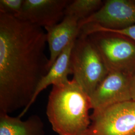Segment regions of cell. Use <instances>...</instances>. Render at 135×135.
Wrapping results in <instances>:
<instances>
[{
    "label": "cell",
    "instance_id": "obj_1",
    "mask_svg": "<svg viewBox=\"0 0 135 135\" xmlns=\"http://www.w3.org/2000/svg\"><path fill=\"white\" fill-rule=\"evenodd\" d=\"M43 28L0 13V112H27L37 87L49 70Z\"/></svg>",
    "mask_w": 135,
    "mask_h": 135
},
{
    "label": "cell",
    "instance_id": "obj_2",
    "mask_svg": "<svg viewBox=\"0 0 135 135\" xmlns=\"http://www.w3.org/2000/svg\"><path fill=\"white\" fill-rule=\"evenodd\" d=\"M90 97L74 79L53 85L46 114L58 135H84L91 124Z\"/></svg>",
    "mask_w": 135,
    "mask_h": 135
},
{
    "label": "cell",
    "instance_id": "obj_3",
    "mask_svg": "<svg viewBox=\"0 0 135 135\" xmlns=\"http://www.w3.org/2000/svg\"><path fill=\"white\" fill-rule=\"evenodd\" d=\"M73 78L90 96L109 71L88 36L80 34L71 54Z\"/></svg>",
    "mask_w": 135,
    "mask_h": 135
},
{
    "label": "cell",
    "instance_id": "obj_4",
    "mask_svg": "<svg viewBox=\"0 0 135 135\" xmlns=\"http://www.w3.org/2000/svg\"><path fill=\"white\" fill-rule=\"evenodd\" d=\"M84 135H135V100L93 111Z\"/></svg>",
    "mask_w": 135,
    "mask_h": 135
},
{
    "label": "cell",
    "instance_id": "obj_5",
    "mask_svg": "<svg viewBox=\"0 0 135 135\" xmlns=\"http://www.w3.org/2000/svg\"><path fill=\"white\" fill-rule=\"evenodd\" d=\"M95 45L109 72L131 75L135 71V42L108 33L88 35Z\"/></svg>",
    "mask_w": 135,
    "mask_h": 135
},
{
    "label": "cell",
    "instance_id": "obj_6",
    "mask_svg": "<svg viewBox=\"0 0 135 135\" xmlns=\"http://www.w3.org/2000/svg\"><path fill=\"white\" fill-rule=\"evenodd\" d=\"M130 76L122 73L109 72L90 96L93 111L132 100Z\"/></svg>",
    "mask_w": 135,
    "mask_h": 135
},
{
    "label": "cell",
    "instance_id": "obj_7",
    "mask_svg": "<svg viewBox=\"0 0 135 135\" xmlns=\"http://www.w3.org/2000/svg\"><path fill=\"white\" fill-rule=\"evenodd\" d=\"M107 29H121L135 24V4L131 0H108L101 8L81 22Z\"/></svg>",
    "mask_w": 135,
    "mask_h": 135
},
{
    "label": "cell",
    "instance_id": "obj_8",
    "mask_svg": "<svg viewBox=\"0 0 135 135\" xmlns=\"http://www.w3.org/2000/svg\"><path fill=\"white\" fill-rule=\"evenodd\" d=\"M71 1L24 0L17 18L44 29L57 24L65 17V11Z\"/></svg>",
    "mask_w": 135,
    "mask_h": 135
},
{
    "label": "cell",
    "instance_id": "obj_9",
    "mask_svg": "<svg viewBox=\"0 0 135 135\" xmlns=\"http://www.w3.org/2000/svg\"><path fill=\"white\" fill-rule=\"evenodd\" d=\"M50 51L49 70L68 46L77 39L81 33L79 21L71 16H65L61 22L44 28Z\"/></svg>",
    "mask_w": 135,
    "mask_h": 135
},
{
    "label": "cell",
    "instance_id": "obj_10",
    "mask_svg": "<svg viewBox=\"0 0 135 135\" xmlns=\"http://www.w3.org/2000/svg\"><path fill=\"white\" fill-rule=\"evenodd\" d=\"M75 42L68 46L55 61L47 74L41 79L37 87L33 99L27 109V111L34 104L40 93L44 90L51 85L53 86L58 85L69 80L68 76L72 75L71 54Z\"/></svg>",
    "mask_w": 135,
    "mask_h": 135
},
{
    "label": "cell",
    "instance_id": "obj_11",
    "mask_svg": "<svg viewBox=\"0 0 135 135\" xmlns=\"http://www.w3.org/2000/svg\"><path fill=\"white\" fill-rule=\"evenodd\" d=\"M0 135H45L44 124L37 115L25 121L0 112Z\"/></svg>",
    "mask_w": 135,
    "mask_h": 135
},
{
    "label": "cell",
    "instance_id": "obj_12",
    "mask_svg": "<svg viewBox=\"0 0 135 135\" xmlns=\"http://www.w3.org/2000/svg\"><path fill=\"white\" fill-rule=\"evenodd\" d=\"M104 4L101 0L71 1L66 8L65 16H71L81 21L94 14Z\"/></svg>",
    "mask_w": 135,
    "mask_h": 135
},
{
    "label": "cell",
    "instance_id": "obj_13",
    "mask_svg": "<svg viewBox=\"0 0 135 135\" xmlns=\"http://www.w3.org/2000/svg\"><path fill=\"white\" fill-rule=\"evenodd\" d=\"M100 32L116 34L135 42V24L121 29H107L97 25H86L81 28L80 34L88 36L90 34Z\"/></svg>",
    "mask_w": 135,
    "mask_h": 135
},
{
    "label": "cell",
    "instance_id": "obj_14",
    "mask_svg": "<svg viewBox=\"0 0 135 135\" xmlns=\"http://www.w3.org/2000/svg\"><path fill=\"white\" fill-rule=\"evenodd\" d=\"M24 0H1L0 13L17 17L22 9Z\"/></svg>",
    "mask_w": 135,
    "mask_h": 135
},
{
    "label": "cell",
    "instance_id": "obj_15",
    "mask_svg": "<svg viewBox=\"0 0 135 135\" xmlns=\"http://www.w3.org/2000/svg\"><path fill=\"white\" fill-rule=\"evenodd\" d=\"M130 87L132 99L135 100V71L131 75Z\"/></svg>",
    "mask_w": 135,
    "mask_h": 135
},
{
    "label": "cell",
    "instance_id": "obj_16",
    "mask_svg": "<svg viewBox=\"0 0 135 135\" xmlns=\"http://www.w3.org/2000/svg\"><path fill=\"white\" fill-rule=\"evenodd\" d=\"M134 1V3L135 4V1Z\"/></svg>",
    "mask_w": 135,
    "mask_h": 135
}]
</instances>
